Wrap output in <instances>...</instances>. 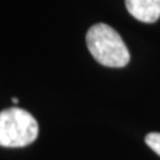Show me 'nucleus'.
I'll return each instance as SVG.
<instances>
[{"instance_id": "obj_1", "label": "nucleus", "mask_w": 160, "mask_h": 160, "mask_svg": "<svg viewBox=\"0 0 160 160\" xmlns=\"http://www.w3.org/2000/svg\"><path fill=\"white\" fill-rule=\"evenodd\" d=\"M88 51L98 63L106 67L122 68L129 62V52L122 36L104 23L95 24L86 36Z\"/></svg>"}, {"instance_id": "obj_2", "label": "nucleus", "mask_w": 160, "mask_h": 160, "mask_svg": "<svg viewBox=\"0 0 160 160\" xmlns=\"http://www.w3.org/2000/svg\"><path fill=\"white\" fill-rule=\"evenodd\" d=\"M39 135V124L31 113L19 107L0 112V146L19 148L29 146Z\"/></svg>"}, {"instance_id": "obj_3", "label": "nucleus", "mask_w": 160, "mask_h": 160, "mask_svg": "<svg viewBox=\"0 0 160 160\" xmlns=\"http://www.w3.org/2000/svg\"><path fill=\"white\" fill-rule=\"evenodd\" d=\"M128 12L143 23H155L160 18V0H126Z\"/></svg>"}, {"instance_id": "obj_4", "label": "nucleus", "mask_w": 160, "mask_h": 160, "mask_svg": "<svg viewBox=\"0 0 160 160\" xmlns=\"http://www.w3.org/2000/svg\"><path fill=\"white\" fill-rule=\"evenodd\" d=\"M146 143L155 153H158L160 156V133L159 132L148 133L146 136Z\"/></svg>"}, {"instance_id": "obj_5", "label": "nucleus", "mask_w": 160, "mask_h": 160, "mask_svg": "<svg viewBox=\"0 0 160 160\" xmlns=\"http://www.w3.org/2000/svg\"><path fill=\"white\" fill-rule=\"evenodd\" d=\"M12 103H13V104H18V103H19V99H18V98H12Z\"/></svg>"}]
</instances>
